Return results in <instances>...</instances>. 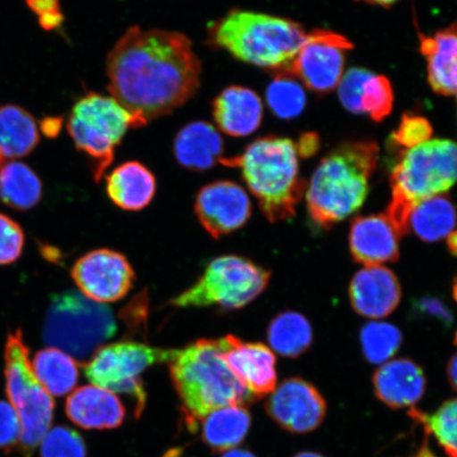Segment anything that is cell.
<instances>
[{"instance_id":"6da1fadb","label":"cell","mask_w":457,"mask_h":457,"mask_svg":"<svg viewBox=\"0 0 457 457\" xmlns=\"http://www.w3.org/2000/svg\"><path fill=\"white\" fill-rule=\"evenodd\" d=\"M200 76L192 42L179 32L131 27L107 57L108 90L145 125L190 100Z\"/></svg>"},{"instance_id":"7a4b0ae2","label":"cell","mask_w":457,"mask_h":457,"mask_svg":"<svg viewBox=\"0 0 457 457\" xmlns=\"http://www.w3.org/2000/svg\"><path fill=\"white\" fill-rule=\"evenodd\" d=\"M379 148L373 141L347 143L318 165L306 191L313 224L328 230L357 212L369 194Z\"/></svg>"},{"instance_id":"3957f363","label":"cell","mask_w":457,"mask_h":457,"mask_svg":"<svg viewBox=\"0 0 457 457\" xmlns=\"http://www.w3.org/2000/svg\"><path fill=\"white\" fill-rule=\"evenodd\" d=\"M307 34L296 22L265 13L231 10L209 28V42L262 70L288 72Z\"/></svg>"},{"instance_id":"277c9868","label":"cell","mask_w":457,"mask_h":457,"mask_svg":"<svg viewBox=\"0 0 457 457\" xmlns=\"http://www.w3.org/2000/svg\"><path fill=\"white\" fill-rule=\"evenodd\" d=\"M298 146L287 138L256 139L242 155L221 159L227 167L241 169L243 179L271 222L294 219L305 191L301 179Z\"/></svg>"},{"instance_id":"5b68a950","label":"cell","mask_w":457,"mask_h":457,"mask_svg":"<svg viewBox=\"0 0 457 457\" xmlns=\"http://www.w3.org/2000/svg\"><path fill=\"white\" fill-rule=\"evenodd\" d=\"M225 345V338L198 340L176 350L169 362L171 380L193 421L217 409L256 399L228 369L222 356Z\"/></svg>"},{"instance_id":"8992f818","label":"cell","mask_w":457,"mask_h":457,"mask_svg":"<svg viewBox=\"0 0 457 457\" xmlns=\"http://www.w3.org/2000/svg\"><path fill=\"white\" fill-rule=\"evenodd\" d=\"M392 199L386 214L400 236L410 234V216L422 200L443 195L457 182V145L430 139L407 148L391 173Z\"/></svg>"},{"instance_id":"52a82bcc","label":"cell","mask_w":457,"mask_h":457,"mask_svg":"<svg viewBox=\"0 0 457 457\" xmlns=\"http://www.w3.org/2000/svg\"><path fill=\"white\" fill-rule=\"evenodd\" d=\"M110 307L76 290L51 300L44 324V339L79 361L87 362L117 333Z\"/></svg>"},{"instance_id":"ba28073f","label":"cell","mask_w":457,"mask_h":457,"mask_svg":"<svg viewBox=\"0 0 457 457\" xmlns=\"http://www.w3.org/2000/svg\"><path fill=\"white\" fill-rule=\"evenodd\" d=\"M4 362L5 388L21 425L22 453L32 457L53 424L54 400L34 374L30 352L20 329L8 336Z\"/></svg>"},{"instance_id":"9c48e42d","label":"cell","mask_w":457,"mask_h":457,"mask_svg":"<svg viewBox=\"0 0 457 457\" xmlns=\"http://www.w3.org/2000/svg\"><path fill=\"white\" fill-rule=\"evenodd\" d=\"M145 127L112 96L90 93L73 106L67 123L78 150L94 160V177L101 179L113 162L114 151L129 129Z\"/></svg>"},{"instance_id":"30bf717a","label":"cell","mask_w":457,"mask_h":457,"mask_svg":"<svg viewBox=\"0 0 457 457\" xmlns=\"http://www.w3.org/2000/svg\"><path fill=\"white\" fill-rule=\"evenodd\" d=\"M271 272L237 255L217 257L203 276L170 304L179 308L220 306L238 310L253 302L270 284Z\"/></svg>"},{"instance_id":"8fae6325","label":"cell","mask_w":457,"mask_h":457,"mask_svg":"<svg viewBox=\"0 0 457 457\" xmlns=\"http://www.w3.org/2000/svg\"><path fill=\"white\" fill-rule=\"evenodd\" d=\"M175 352L137 341L112 343L99 348L86 362L85 375L94 386L133 398L139 416L146 400L141 374L153 365L169 363Z\"/></svg>"},{"instance_id":"7c38bea8","label":"cell","mask_w":457,"mask_h":457,"mask_svg":"<svg viewBox=\"0 0 457 457\" xmlns=\"http://www.w3.org/2000/svg\"><path fill=\"white\" fill-rule=\"evenodd\" d=\"M353 48L341 34L316 30L307 34L304 44L286 74L298 78L317 94H328L341 82L345 56Z\"/></svg>"},{"instance_id":"4fadbf2b","label":"cell","mask_w":457,"mask_h":457,"mask_svg":"<svg viewBox=\"0 0 457 457\" xmlns=\"http://www.w3.org/2000/svg\"><path fill=\"white\" fill-rule=\"evenodd\" d=\"M71 276L79 293L96 302L112 303L133 287L135 273L127 257L116 251H91L74 264Z\"/></svg>"},{"instance_id":"5bb4252c","label":"cell","mask_w":457,"mask_h":457,"mask_svg":"<svg viewBox=\"0 0 457 457\" xmlns=\"http://www.w3.org/2000/svg\"><path fill=\"white\" fill-rule=\"evenodd\" d=\"M267 412L284 430L310 433L321 426L328 404L321 393L310 382L289 378L276 387L268 399Z\"/></svg>"},{"instance_id":"9a60e30c","label":"cell","mask_w":457,"mask_h":457,"mask_svg":"<svg viewBox=\"0 0 457 457\" xmlns=\"http://www.w3.org/2000/svg\"><path fill=\"white\" fill-rule=\"evenodd\" d=\"M195 212L210 236L220 238L245 225L251 215V202L241 186L216 181L197 194Z\"/></svg>"},{"instance_id":"2e32d148","label":"cell","mask_w":457,"mask_h":457,"mask_svg":"<svg viewBox=\"0 0 457 457\" xmlns=\"http://www.w3.org/2000/svg\"><path fill=\"white\" fill-rule=\"evenodd\" d=\"M225 343L222 356L228 369L255 398L276 390L277 360L270 347L262 343L243 342L231 335L225 337Z\"/></svg>"},{"instance_id":"e0dca14e","label":"cell","mask_w":457,"mask_h":457,"mask_svg":"<svg viewBox=\"0 0 457 457\" xmlns=\"http://www.w3.org/2000/svg\"><path fill=\"white\" fill-rule=\"evenodd\" d=\"M348 295L360 316L381 319L396 310L403 290L396 274L388 268L365 266L353 277Z\"/></svg>"},{"instance_id":"ac0fdd59","label":"cell","mask_w":457,"mask_h":457,"mask_svg":"<svg viewBox=\"0 0 457 457\" xmlns=\"http://www.w3.org/2000/svg\"><path fill=\"white\" fill-rule=\"evenodd\" d=\"M402 237L386 213L359 216L352 222L348 244L353 261L381 266L399 259Z\"/></svg>"},{"instance_id":"d6986e66","label":"cell","mask_w":457,"mask_h":457,"mask_svg":"<svg viewBox=\"0 0 457 457\" xmlns=\"http://www.w3.org/2000/svg\"><path fill=\"white\" fill-rule=\"evenodd\" d=\"M377 398L392 409L413 407L424 397L427 378L424 370L409 358L381 364L373 376Z\"/></svg>"},{"instance_id":"ffe728a7","label":"cell","mask_w":457,"mask_h":457,"mask_svg":"<svg viewBox=\"0 0 457 457\" xmlns=\"http://www.w3.org/2000/svg\"><path fill=\"white\" fill-rule=\"evenodd\" d=\"M66 414L79 427L104 430L122 424L125 408L116 394L91 385L71 394L66 402Z\"/></svg>"},{"instance_id":"44dd1931","label":"cell","mask_w":457,"mask_h":457,"mask_svg":"<svg viewBox=\"0 0 457 457\" xmlns=\"http://www.w3.org/2000/svg\"><path fill=\"white\" fill-rule=\"evenodd\" d=\"M262 100L255 91L243 86H230L213 102V117L217 127L228 136L245 137L261 127Z\"/></svg>"},{"instance_id":"7402d4cb","label":"cell","mask_w":457,"mask_h":457,"mask_svg":"<svg viewBox=\"0 0 457 457\" xmlns=\"http://www.w3.org/2000/svg\"><path fill=\"white\" fill-rule=\"evenodd\" d=\"M420 51L427 57L428 79L438 95L457 98V32L453 26L432 37L420 36Z\"/></svg>"},{"instance_id":"603a6c76","label":"cell","mask_w":457,"mask_h":457,"mask_svg":"<svg viewBox=\"0 0 457 457\" xmlns=\"http://www.w3.org/2000/svg\"><path fill=\"white\" fill-rule=\"evenodd\" d=\"M224 141L213 125L197 121L187 124L177 134L174 154L182 167L191 170H207L220 162Z\"/></svg>"},{"instance_id":"cb8c5ba5","label":"cell","mask_w":457,"mask_h":457,"mask_svg":"<svg viewBox=\"0 0 457 457\" xmlns=\"http://www.w3.org/2000/svg\"><path fill=\"white\" fill-rule=\"evenodd\" d=\"M112 202L127 211H140L151 204L156 193L155 176L138 162H125L106 179Z\"/></svg>"},{"instance_id":"d4e9b609","label":"cell","mask_w":457,"mask_h":457,"mask_svg":"<svg viewBox=\"0 0 457 457\" xmlns=\"http://www.w3.org/2000/svg\"><path fill=\"white\" fill-rule=\"evenodd\" d=\"M457 224L455 205L447 195H437L416 204L410 216V232L426 243L447 238Z\"/></svg>"},{"instance_id":"484cf974","label":"cell","mask_w":457,"mask_h":457,"mask_svg":"<svg viewBox=\"0 0 457 457\" xmlns=\"http://www.w3.org/2000/svg\"><path fill=\"white\" fill-rule=\"evenodd\" d=\"M251 416L243 405L217 409L203 419V439L220 453L234 449L247 436Z\"/></svg>"},{"instance_id":"4316f807","label":"cell","mask_w":457,"mask_h":457,"mask_svg":"<svg viewBox=\"0 0 457 457\" xmlns=\"http://www.w3.org/2000/svg\"><path fill=\"white\" fill-rule=\"evenodd\" d=\"M39 133L31 114L14 105L0 107V155L21 158L37 147Z\"/></svg>"},{"instance_id":"83f0119b","label":"cell","mask_w":457,"mask_h":457,"mask_svg":"<svg viewBox=\"0 0 457 457\" xmlns=\"http://www.w3.org/2000/svg\"><path fill=\"white\" fill-rule=\"evenodd\" d=\"M32 369L51 396H64L78 384L77 360L57 348L48 347L39 351L33 359Z\"/></svg>"},{"instance_id":"f1b7e54d","label":"cell","mask_w":457,"mask_h":457,"mask_svg":"<svg viewBox=\"0 0 457 457\" xmlns=\"http://www.w3.org/2000/svg\"><path fill=\"white\" fill-rule=\"evenodd\" d=\"M272 350L283 357L298 358L310 350L312 328L302 313L285 312L272 320L267 330Z\"/></svg>"},{"instance_id":"f546056e","label":"cell","mask_w":457,"mask_h":457,"mask_svg":"<svg viewBox=\"0 0 457 457\" xmlns=\"http://www.w3.org/2000/svg\"><path fill=\"white\" fill-rule=\"evenodd\" d=\"M42 182L28 165L11 162L0 169V198L9 207L26 211L42 198Z\"/></svg>"},{"instance_id":"4dcf8cb0","label":"cell","mask_w":457,"mask_h":457,"mask_svg":"<svg viewBox=\"0 0 457 457\" xmlns=\"http://www.w3.org/2000/svg\"><path fill=\"white\" fill-rule=\"evenodd\" d=\"M360 345L363 356L371 364L390 361L402 347L403 337L395 325L386 322H369L360 329Z\"/></svg>"},{"instance_id":"1f68e13d","label":"cell","mask_w":457,"mask_h":457,"mask_svg":"<svg viewBox=\"0 0 457 457\" xmlns=\"http://www.w3.org/2000/svg\"><path fill=\"white\" fill-rule=\"evenodd\" d=\"M409 415L432 434L448 457H457V398L447 400L434 413L411 408Z\"/></svg>"},{"instance_id":"d6a6232c","label":"cell","mask_w":457,"mask_h":457,"mask_svg":"<svg viewBox=\"0 0 457 457\" xmlns=\"http://www.w3.org/2000/svg\"><path fill=\"white\" fill-rule=\"evenodd\" d=\"M271 111L281 119H293L304 110L306 96L302 86L289 74H278L267 89Z\"/></svg>"},{"instance_id":"836d02e7","label":"cell","mask_w":457,"mask_h":457,"mask_svg":"<svg viewBox=\"0 0 457 457\" xmlns=\"http://www.w3.org/2000/svg\"><path fill=\"white\" fill-rule=\"evenodd\" d=\"M360 111L380 122L391 113L394 93L391 82L384 76L370 73L360 93Z\"/></svg>"},{"instance_id":"e575fe53","label":"cell","mask_w":457,"mask_h":457,"mask_svg":"<svg viewBox=\"0 0 457 457\" xmlns=\"http://www.w3.org/2000/svg\"><path fill=\"white\" fill-rule=\"evenodd\" d=\"M42 457H86V445L79 434L71 428L55 427L41 442Z\"/></svg>"},{"instance_id":"d590c367","label":"cell","mask_w":457,"mask_h":457,"mask_svg":"<svg viewBox=\"0 0 457 457\" xmlns=\"http://www.w3.org/2000/svg\"><path fill=\"white\" fill-rule=\"evenodd\" d=\"M25 234L19 224L0 214V265L12 264L22 253Z\"/></svg>"},{"instance_id":"8d00e7d4","label":"cell","mask_w":457,"mask_h":457,"mask_svg":"<svg viewBox=\"0 0 457 457\" xmlns=\"http://www.w3.org/2000/svg\"><path fill=\"white\" fill-rule=\"evenodd\" d=\"M432 133L431 124L427 119L408 113L404 114L393 138L407 150L430 140Z\"/></svg>"},{"instance_id":"74e56055","label":"cell","mask_w":457,"mask_h":457,"mask_svg":"<svg viewBox=\"0 0 457 457\" xmlns=\"http://www.w3.org/2000/svg\"><path fill=\"white\" fill-rule=\"evenodd\" d=\"M411 313L420 320H430L445 328L453 327L454 316L451 308L437 296L425 295L413 301Z\"/></svg>"},{"instance_id":"f35d334b","label":"cell","mask_w":457,"mask_h":457,"mask_svg":"<svg viewBox=\"0 0 457 457\" xmlns=\"http://www.w3.org/2000/svg\"><path fill=\"white\" fill-rule=\"evenodd\" d=\"M371 72L362 68H352L342 77L339 84V98L348 112L361 113L360 111V93Z\"/></svg>"},{"instance_id":"ab89813d","label":"cell","mask_w":457,"mask_h":457,"mask_svg":"<svg viewBox=\"0 0 457 457\" xmlns=\"http://www.w3.org/2000/svg\"><path fill=\"white\" fill-rule=\"evenodd\" d=\"M21 425L13 405L0 402V449L10 451L21 442Z\"/></svg>"},{"instance_id":"60d3db41","label":"cell","mask_w":457,"mask_h":457,"mask_svg":"<svg viewBox=\"0 0 457 457\" xmlns=\"http://www.w3.org/2000/svg\"><path fill=\"white\" fill-rule=\"evenodd\" d=\"M29 7L39 17V22L47 30L59 27L62 21L59 0H27Z\"/></svg>"},{"instance_id":"b9f144b4","label":"cell","mask_w":457,"mask_h":457,"mask_svg":"<svg viewBox=\"0 0 457 457\" xmlns=\"http://www.w3.org/2000/svg\"><path fill=\"white\" fill-rule=\"evenodd\" d=\"M447 376L449 384L457 392V352L450 358L447 364Z\"/></svg>"},{"instance_id":"7bdbcfd3","label":"cell","mask_w":457,"mask_h":457,"mask_svg":"<svg viewBox=\"0 0 457 457\" xmlns=\"http://www.w3.org/2000/svg\"><path fill=\"white\" fill-rule=\"evenodd\" d=\"M447 244L449 253L454 256H457V230H454L447 237Z\"/></svg>"},{"instance_id":"ee69618b","label":"cell","mask_w":457,"mask_h":457,"mask_svg":"<svg viewBox=\"0 0 457 457\" xmlns=\"http://www.w3.org/2000/svg\"><path fill=\"white\" fill-rule=\"evenodd\" d=\"M222 457H255L253 453H249V451H245L241 449H231L226 451L225 454Z\"/></svg>"},{"instance_id":"f6af8a7d","label":"cell","mask_w":457,"mask_h":457,"mask_svg":"<svg viewBox=\"0 0 457 457\" xmlns=\"http://www.w3.org/2000/svg\"><path fill=\"white\" fill-rule=\"evenodd\" d=\"M362 2L369 3L371 4L382 5V7H390L397 0H362Z\"/></svg>"},{"instance_id":"bcb514c9","label":"cell","mask_w":457,"mask_h":457,"mask_svg":"<svg viewBox=\"0 0 457 457\" xmlns=\"http://www.w3.org/2000/svg\"><path fill=\"white\" fill-rule=\"evenodd\" d=\"M294 457H325L321 454H319L317 453H311V451H304V453H300Z\"/></svg>"},{"instance_id":"7dc6e473","label":"cell","mask_w":457,"mask_h":457,"mask_svg":"<svg viewBox=\"0 0 457 457\" xmlns=\"http://www.w3.org/2000/svg\"><path fill=\"white\" fill-rule=\"evenodd\" d=\"M453 298H454L455 302L457 303V277H456L454 284H453Z\"/></svg>"},{"instance_id":"c3c4849f","label":"cell","mask_w":457,"mask_h":457,"mask_svg":"<svg viewBox=\"0 0 457 457\" xmlns=\"http://www.w3.org/2000/svg\"><path fill=\"white\" fill-rule=\"evenodd\" d=\"M4 163V157L0 155V169H2Z\"/></svg>"},{"instance_id":"681fc988","label":"cell","mask_w":457,"mask_h":457,"mask_svg":"<svg viewBox=\"0 0 457 457\" xmlns=\"http://www.w3.org/2000/svg\"><path fill=\"white\" fill-rule=\"evenodd\" d=\"M453 27L455 29V31L457 32V22H455V24L453 25Z\"/></svg>"}]
</instances>
